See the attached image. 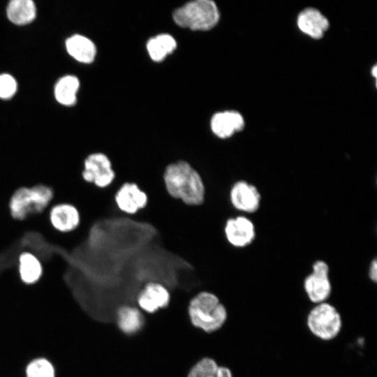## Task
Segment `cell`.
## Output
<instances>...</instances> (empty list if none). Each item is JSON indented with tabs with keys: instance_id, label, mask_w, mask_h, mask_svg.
Listing matches in <instances>:
<instances>
[{
	"instance_id": "obj_1",
	"label": "cell",
	"mask_w": 377,
	"mask_h": 377,
	"mask_svg": "<svg viewBox=\"0 0 377 377\" xmlns=\"http://www.w3.org/2000/svg\"><path fill=\"white\" fill-rule=\"evenodd\" d=\"M163 182L168 194L187 205H200L205 196L201 176L188 163L178 161L165 167Z\"/></svg>"
},
{
	"instance_id": "obj_2",
	"label": "cell",
	"mask_w": 377,
	"mask_h": 377,
	"mask_svg": "<svg viewBox=\"0 0 377 377\" xmlns=\"http://www.w3.org/2000/svg\"><path fill=\"white\" fill-rule=\"evenodd\" d=\"M54 198V189L44 184L20 186L11 194L8 203L10 217L25 221L31 214H41Z\"/></svg>"
},
{
	"instance_id": "obj_3",
	"label": "cell",
	"mask_w": 377,
	"mask_h": 377,
	"mask_svg": "<svg viewBox=\"0 0 377 377\" xmlns=\"http://www.w3.org/2000/svg\"><path fill=\"white\" fill-rule=\"evenodd\" d=\"M188 313L191 324L207 333L221 329L228 318L226 306L219 297L205 290L198 293L190 299Z\"/></svg>"
},
{
	"instance_id": "obj_4",
	"label": "cell",
	"mask_w": 377,
	"mask_h": 377,
	"mask_svg": "<svg viewBox=\"0 0 377 377\" xmlns=\"http://www.w3.org/2000/svg\"><path fill=\"white\" fill-rule=\"evenodd\" d=\"M172 17L181 27L194 31H207L218 23L219 12L213 1L196 0L175 10Z\"/></svg>"
},
{
	"instance_id": "obj_5",
	"label": "cell",
	"mask_w": 377,
	"mask_h": 377,
	"mask_svg": "<svg viewBox=\"0 0 377 377\" xmlns=\"http://www.w3.org/2000/svg\"><path fill=\"white\" fill-rule=\"evenodd\" d=\"M306 323L310 332L322 341L335 339L340 333L343 324L338 310L327 302L316 304L309 311Z\"/></svg>"
},
{
	"instance_id": "obj_6",
	"label": "cell",
	"mask_w": 377,
	"mask_h": 377,
	"mask_svg": "<svg viewBox=\"0 0 377 377\" xmlns=\"http://www.w3.org/2000/svg\"><path fill=\"white\" fill-rule=\"evenodd\" d=\"M82 165V180L98 188H107L114 179L112 163L108 156L101 151H94L87 155Z\"/></svg>"
},
{
	"instance_id": "obj_7",
	"label": "cell",
	"mask_w": 377,
	"mask_h": 377,
	"mask_svg": "<svg viewBox=\"0 0 377 377\" xmlns=\"http://www.w3.org/2000/svg\"><path fill=\"white\" fill-rule=\"evenodd\" d=\"M329 266L323 260L313 263L312 272L304 280V289L308 299L317 304L327 302L332 293Z\"/></svg>"
},
{
	"instance_id": "obj_8",
	"label": "cell",
	"mask_w": 377,
	"mask_h": 377,
	"mask_svg": "<svg viewBox=\"0 0 377 377\" xmlns=\"http://www.w3.org/2000/svg\"><path fill=\"white\" fill-rule=\"evenodd\" d=\"M223 234L228 244L235 249H244L250 245L256 235L253 223L242 214L226 219Z\"/></svg>"
},
{
	"instance_id": "obj_9",
	"label": "cell",
	"mask_w": 377,
	"mask_h": 377,
	"mask_svg": "<svg viewBox=\"0 0 377 377\" xmlns=\"http://www.w3.org/2000/svg\"><path fill=\"white\" fill-rule=\"evenodd\" d=\"M228 198L231 207L239 214L253 213L260 206L261 195L258 188L242 179L236 180L231 185Z\"/></svg>"
},
{
	"instance_id": "obj_10",
	"label": "cell",
	"mask_w": 377,
	"mask_h": 377,
	"mask_svg": "<svg viewBox=\"0 0 377 377\" xmlns=\"http://www.w3.org/2000/svg\"><path fill=\"white\" fill-rule=\"evenodd\" d=\"M47 218L52 228L61 234L73 232L81 221L78 209L73 204L66 202L52 205Z\"/></svg>"
},
{
	"instance_id": "obj_11",
	"label": "cell",
	"mask_w": 377,
	"mask_h": 377,
	"mask_svg": "<svg viewBox=\"0 0 377 377\" xmlns=\"http://www.w3.org/2000/svg\"><path fill=\"white\" fill-rule=\"evenodd\" d=\"M139 307L149 313L167 307L171 300L170 290L158 282H148L142 288L135 299Z\"/></svg>"
},
{
	"instance_id": "obj_12",
	"label": "cell",
	"mask_w": 377,
	"mask_h": 377,
	"mask_svg": "<svg viewBox=\"0 0 377 377\" xmlns=\"http://www.w3.org/2000/svg\"><path fill=\"white\" fill-rule=\"evenodd\" d=\"M114 202L121 212L132 215L147 205V195L136 184L126 182L116 192Z\"/></svg>"
},
{
	"instance_id": "obj_13",
	"label": "cell",
	"mask_w": 377,
	"mask_h": 377,
	"mask_svg": "<svg viewBox=\"0 0 377 377\" xmlns=\"http://www.w3.org/2000/svg\"><path fill=\"white\" fill-rule=\"evenodd\" d=\"M244 126L242 116L236 111L217 112L211 119V129L221 139L231 137L235 132L242 131Z\"/></svg>"
},
{
	"instance_id": "obj_14",
	"label": "cell",
	"mask_w": 377,
	"mask_h": 377,
	"mask_svg": "<svg viewBox=\"0 0 377 377\" xmlns=\"http://www.w3.org/2000/svg\"><path fill=\"white\" fill-rule=\"evenodd\" d=\"M17 272L23 284L33 286L43 277L44 268L40 260L34 253L22 251L17 257Z\"/></svg>"
},
{
	"instance_id": "obj_15",
	"label": "cell",
	"mask_w": 377,
	"mask_h": 377,
	"mask_svg": "<svg viewBox=\"0 0 377 377\" xmlns=\"http://www.w3.org/2000/svg\"><path fill=\"white\" fill-rule=\"evenodd\" d=\"M297 22L303 33L314 39L322 38L329 27L327 19L319 10L311 8L302 10Z\"/></svg>"
},
{
	"instance_id": "obj_16",
	"label": "cell",
	"mask_w": 377,
	"mask_h": 377,
	"mask_svg": "<svg viewBox=\"0 0 377 377\" xmlns=\"http://www.w3.org/2000/svg\"><path fill=\"white\" fill-rule=\"evenodd\" d=\"M145 318L142 312L130 304L121 305L117 311V324L119 329L126 335H135L145 325Z\"/></svg>"
},
{
	"instance_id": "obj_17",
	"label": "cell",
	"mask_w": 377,
	"mask_h": 377,
	"mask_svg": "<svg viewBox=\"0 0 377 377\" xmlns=\"http://www.w3.org/2000/svg\"><path fill=\"white\" fill-rule=\"evenodd\" d=\"M66 47L68 54L81 63H91L96 57V48L94 43L80 34L69 37L66 41Z\"/></svg>"
},
{
	"instance_id": "obj_18",
	"label": "cell",
	"mask_w": 377,
	"mask_h": 377,
	"mask_svg": "<svg viewBox=\"0 0 377 377\" xmlns=\"http://www.w3.org/2000/svg\"><path fill=\"white\" fill-rule=\"evenodd\" d=\"M8 20L15 24L24 25L36 16V7L31 0H12L6 9Z\"/></svg>"
},
{
	"instance_id": "obj_19",
	"label": "cell",
	"mask_w": 377,
	"mask_h": 377,
	"mask_svg": "<svg viewBox=\"0 0 377 377\" xmlns=\"http://www.w3.org/2000/svg\"><path fill=\"white\" fill-rule=\"evenodd\" d=\"M80 82L74 75H66L60 78L54 87V96L61 105L71 106L76 103V94Z\"/></svg>"
},
{
	"instance_id": "obj_20",
	"label": "cell",
	"mask_w": 377,
	"mask_h": 377,
	"mask_svg": "<svg viewBox=\"0 0 377 377\" xmlns=\"http://www.w3.org/2000/svg\"><path fill=\"white\" fill-rule=\"evenodd\" d=\"M187 377H233V375L229 368L219 365L212 358L204 357L191 367Z\"/></svg>"
},
{
	"instance_id": "obj_21",
	"label": "cell",
	"mask_w": 377,
	"mask_h": 377,
	"mask_svg": "<svg viewBox=\"0 0 377 377\" xmlns=\"http://www.w3.org/2000/svg\"><path fill=\"white\" fill-rule=\"evenodd\" d=\"M175 38L166 34L150 38L147 43V52L153 61H161L176 48Z\"/></svg>"
},
{
	"instance_id": "obj_22",
	"label": "cell",
	"mask_w": 377,
	"mask_h": 377,
	"mask_svg": "<svg viewBox=\"0 0 377 377\" xmlns=\"http://www.w3.org/2000/svg\"><path fill=\"white\" fill-rule=\"evenodd\" d=\"M25 377H56L52 363L45 357H39L31 360L24 369Z\"/></svg>"
},
{
	"instance_id": "obj_23",
	"label": "cell",
	"mask_w": 377,
	"mask_h": 377,
	"mask_svg": "<svg viewBox=\"0 0 377 377\" xmlns=\"http://www.w3.org/2000/svg\"><path fill=\"white\" fill-rule=\"evenodd\" d=\"M17 88L15 79L10 75L3 73L0 75V98L9 99L13 97Z\"/></svg>"
},
{
	"instance_id": "obj_24",
	"label": "cell",
	"mask_w": 377,
	"mask_h": 377,
	"mask_svg": "<svg viewBox=\"0 0 377 377\" xmlns=\"http://www.w3.org/2000/svg\"><path fill=\"white\" fill-rule=\"evenodd\" d=\"M368 274L369 279L374 283L377 281V261L374 259L370 264Z\"/></svg>"
},
{
	"instance_id": "obj_25",
	"label": "cell",
	"mask_w": 377,
	"mask_h": 377,
	"mask_svg": "<svg viewBox=\"0 0 377 377\" xmlns=\"http://www.w3.org/2000/svg\"><path fill=\"white\" fill-rule=\"evenodd\" d=\"M377 68H376V66H374L372 71H371V73H372V75L376 77V73H377V71H376Z\"/></svg>"
}]
</instances>
